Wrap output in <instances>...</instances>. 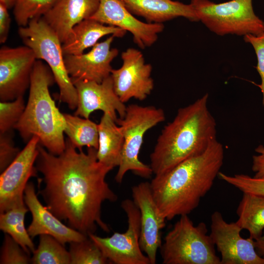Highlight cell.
Segmentation results:
<instances>
[{
	"instance_id": "1",
	"label": "cell",
	"mask_w": 264,
	"mask_h": 264,
	"mask_svg": "<svg viewBox=\"0 0 264 264\" xmlns=\"http://www.w3.org/2000/svg\"><path fill=\"white\" fill-rule=\"evenodd\" d=\"M35 162L40 178L44 184L39 191L47 209L68 225L88 236L98 226L110 232L103 220L101 208L105 201L115 202L116 194L106 181L112 169L98 161L97 150L88 148L87 152L76 148L68 138L63 153L54 155L39 144Z\"/></svg>"
},
{
	"instance_id": "2",
	"label": "cell",
	"mask_w": 264,
	"mask_h": 264,
	"mask_svg": "<svg viewBox=\"0 0 264 264\" xmlns=\"http://www.w3.org/2000/svg\"><path fill=\"white\" fill-rule=\"evenodd\" d=\"M224 157L223 145L216 139L202 153L155 175L150 182L151 189L166 220L188 215L198 207L218 176Z\"/></svg>"
},
{
	"instance_id": "3",
	"label": "cell",
	"mask_w": 264,
	"mask_h": 264,
	"mask_svg": "<svg viewBox=\"0 0 264 264\" xmlns=\"http://www.w3.org/2000/svg\"><path fill=\"white\" fill-rule=\"evenodd\" d=\"M208 98L205 93L179 108L164 126L150 155V165L155 175L202 153L217 139V123L208 108Z\"/></svg>"
},
{
	"instance_id": "4",
	"label": "cell",
	"mask_w": 264,
	"mask_h": 264,
	"mask_svg": "<svg viewBox=\"0 0 264 264\" xmlns=\"http://www.w3.org/2000/svg\"><path fill=\"white\" fill-rule=\"evenodd\" d=\"M55 82L48 65L36 60L31 76L27 103L14 129L25 141L33 136L51 154L59 155L66 148L64 113L56 106L49 87Z\"/></svg>"
},
{
	"instance_id": "5",
	"label": "cell",
	"mask_w": 264,
	"mask_h": 264,
	"mask_svg": "<svg viewBox=\"0 0 264 264\" xmlns=\"http://www.w3.org/2000/svg\"><path fill=\"white\" fill-rule=\"evenodd\" d=\"M204 222L194 225L180 216L166 235L160 248L163 264H221Z\"/></svg>"
},
{
	"instance_id": "6",
	"label": "cell",
	"mask_w": 264,
	"mask_h": 264,
	"mask_svg": "<svg viewBox=\"0 0 264 264\" xmlns=\"http://www.w3.org/2000/svg\"><path fill=\"white\" fill-rule=\"evenodd\" d=\"M18 33L36 59L44 60L49 67L59 88L60 101L70 109H76L77 90L66 70L62 43L56 32L41 17L31 20L26 26L19 27Z\"/></svg>"
},
{
	"instance_id": "7",
	"label": "cell",
	"mask_w": 264,
	"mask_h": 264,
	"mask_svg": "<svg viewBox=\"0 0 264 264\" xmlns=\"http://www.w3.org/2000/svg\"><path fill=\"white\" fill-rule=\"evenodd\" d=\"M165 119L164 111L160 108L133 104L126 107L123 118H117L116 122L124 137L121 161L115 176L117 183L122 182L129 171L143 178L151 177L153 172L150 165L141 161L138 155L145 133Z\"/></svg>"
},
{
	"instance_id": "8",
	"label": "cell",
	"mask_w": 264,
	"mask_h": 264,
	"mask_svg": "<svg viewBox=\"0 0 264 264\" xmlns=\"http://www.w3.org/2000/svg\"><path fill=\"white\" fill-rule=\"evenodd\" d=\"M198 22L218 35H258L264 30V21L257 16L252 0H231L215 3L191 0Z\"/></svg>"
},
{
	"instance_id": "9",
	"label": "cell",
	"mask_w": 264,
	"mask_h": 264,
	"mask_svg": "<svg viewBox=\"0 0 264 264\" xmlns=\"http://www.w3.org/2000/svg\"><path fill=\"white\" fill-rule=\"evenodd\" d=\"M128 220L124 233L114 232L108 237L94 233L88 237L99 248L109 262L115 264H151L139 244L140 213L133 200L126 199L121 204Z\"/></svg>"
},
{
	"instance_id": "10",
	"label": "cell",
	"mask_w": 264,
	"mask_h": 264,
	"mask_svg": "<svg viewBox=\"0 0 264 264\" xmlns=\"http://www.w3.org/2000/svg\"><path fill=\"white\" fill-rule=\"evenodd\" d=\"M121 58V66L110 74L116 94L124 103L131 98L144 100L154 87L152 65L145 63L140 51L132 47L123 51Z\"/></svg>"
},
{
	"instance_id": "11",
	"label": "cell",
	"mask_w": 264,
	"mask_h": 264,
	"mask_svg": "<svg viewBox=\"0 0 264 264\" xmlns=\"http://www.w3.org/2000/svg\"><path fill=\"white\" fill-rule=\"evenodd\" d=\"M210 236L220 254L221 264H264L256 251L254 240L241 235L242 229L237 222H227L215 211L211 217Z\"/></svg>"
},
{
	"instance_id": "12",
	"label": "cell",
	"mask_w": 264,
	"mask_h": 264,
	"mask_svg": "<svg viewBox=\"0 0 264 264\" xmlns=\"http://www.w3.org/2000/svg\"><path fill=\"white\" fill-rule=\"evenodd\" d=\"M39 138L33 136L0 176V213L24 202L28 179L37 176L34 163L39 154Z\"/></svg>"
},
{
	"instance_id": "13",
	"label": "cell",
	"mask_w": 264,
	"mask_h": 264,
	"mask_svg": "<svg viewBox=\"0 0 264 264\" xmlns=\"http://www.w3.org/2000/svg\"><path fill=\"white\" fill-rule=\"evenodd\" d=\"M36 60L33 50L26 45L0 48V101H12L23 95L30 87Z\"/></svg>"
},
{
	"instance_id": "14",
	"label": "cell",
	"mask_w": 264,
	"mask_h": 264,
	"mask_svg": "<svg viewBox=\"0 0 264 264\" xmlns=\"http://www.w3.org/2000/svg\"><path fill=\"white\" fill-rule=\"evenodd\" d=\"M132 193L140 213V246L151 264H155L157 250L162 244L161 231L165 226L166 220L159 212L150 182H142L134 186Z\"/></svg>"
},
{
	"instance_id": "15",
	"label": "cell",
	"mask_w": 264,
	"mask_h": 264,
	"mask_svg": "<svg viewBox=\"0 0 264 264\" xmlns=\"http://www.w3.org/2000/svg\"><path fill=\"white\" fill-rule=\"evenodd\" d=\"M90 19L130 32L134 42L141 49L154 44L164 28L163 23L139 21L120 0H100L97 10Z\"/></svg>"
},
{
	"instance_id": "16",
	"label": "cell",
	"mask_w": 264,
	"mask_h": 264,
	"mask_svg": "<svg viewBox=\"0 0 264 264\" xmlns=\"http://www.w3.org/2000/svg\"><path fill=\"white\" fill-rule=\"evenodd\" d=\"M77 92L78 104L75 115L89 118L95 110L110 114L116 121L126 114V106L116 94L110 75L101 83L71 79Z\"/></svg>"
},
{
	"instance_id": "17",
	"label": "cell",
	"mask_w": 264,
	"mask_h": 264,
	"mask_svg": "<svg viewBox=\"0 0 264 264\" xmlns=\"http://www.w3.org/2000/svg\"><path fill=\"white\" fill-rule=\"evenodd\" d=\"M115 37L111 35L97 43L88 53L64 55L65 66L72 79L102 82L110 75L111 63L118 54V50L111 48Z\"/></svg>"
},
{
	"instance_id": "18",
	"label": "cell",
	"mask_w": 264,
	"mask_h": 264,
	"mask_svg": "<svg viewBox=\"0 0 264 264\" xmlns=\"http://www.w3.org/2000/svg\"><path fill=\"white\" fill-rule=\"evenodd\" d=\"M34 184L28 182L24 191V201L32 220L27 230L31 238L46 234L51 236L64 245L82 241L88 236L63 223L61 220L40 202Z\"/></svg>"
},
{
	"instance_id": "19",
	"label": "cell",
	"mask_w": 264,
	"mask_h": 264,
	"mask_svg": "<svg viewBox=\"0 0 264 264\" xmlns=\"http://www.w3.org/2000/svg\"><path fill=\"white\" fill-rule=\"evenodd\" d=\"M100 0H58L43 19L54 30L63 44L73 27L90 19L97 10Z\"/></svg>"
},
{
	"instance_id": "20",
	"label": "cell",
	"mask_w": 264,
	"mask_h": 264,
	"mask_svg": "<svg viewBox=\"0 0 264 264\" xmlns=\"http://www.w3.org/2000/svg\"><path fill=\"white\" fill-rule=\"evenodd\" d=\"M132 14L143 17L149 23H163L178 17L198 22L189 4L173 0H120Z\"/></svg>"
},
{
	"instance_id": "21",
	"label": "cell",
	"mask_w": 264,
	"mask_h": 264,
	"mask_svg": "<svg viewBox=\"0 0 264 264\" xmlns=\"http://www.w3.org/2000/svg\"><path fill=\"white\" fill-rule=\"evenodd\" d=\"M126 32L118 27L105 25L91 19H86L73 27L69 36L62 44L63 52L64 55L81 54L105 36L111 35L120 38Z\"/></svg>"
},
{
	"instance_id": "22",
	"label": "cell",
	"mask_w": 264,
	"mask_h": 264,
	"mask_svg": "<svg viewBox=\"0 0 264 264\" xmlns=\"http://www.w3.org/2000/svg\"><path fill=\"white\" fill-rule=\"evenodd\" d=\"M98 161L112 169L119 166L124 145V137L116 121L104 113L98 124Z\"/></svg>"
},
{
	"instance_id": "23",
	"label": "cell",
	"mask_w": 264,
	"mask_h": 264,
	"mask_svg": "<svg viewBox=\"0 0 264 264\" xmlns=\"http://www.w3.org/2000/svg\"><path fill=\"white\" fill-rule=\"evenodd\" d=\"M237 223L255 240L264 230V196L243 193L237 209Z\"/></svg>"
},
{
	"instance_id": "24",
	"label": "cell",
	"mask_w": 264,
	"mask_h": 264,
	"mask_svg": "<svg viewBox=\"0 0 264 264\" xmlns=\"http://www.w3.org/2000/svg\"><path fill=\"white\" fill-rule=\"evenodd\" d=\"M24 202L16 204L0 214V229L10 235L29 255L35 250L34 243L24 226L28 211Z\"/></svg>"
},
{
	"instance_id": "25",
	"label": "cell",
	"mask_w": 264,
	"mask_h": 264,
	"mask_svg": "<svg viewBox=\"0 0 264 264\" xmlns=\"http://www.w3.org/2000/svg\"><path fill=\"white\" fill-rule=\"evenodd\" d=\"M66 126L64 133L75 147L81 150L83 146L98 149V124L89 118L64 113Z\"/></svg>"
},
{
	"instance_id": "26",
	"label": "cell",
	"mask_w": 264,
	"mask_h": 264,
	"mask_svg": "<svg viewBox=\"0 0 264 264\" xmlns=\"http://www.w3.org/2000/svg\"><path fill=\"white\" fill-rule=\"evenodd\" d=\"M39 243L31 258L33 264H70L69 251L51 236H39Z\"/></svg>"
},
{
	"instance_id": "27",
	"label": "cell",
	"mask_w": 264,
	"mask_h": 264,
	"mask_svg": "<svg viewBox=\"0 0 264 264\" xmlns=\"http://www.w3.org/2000/svg\"><path fill=\"white\" fill-rule=\"evenodd\" d=\"M58 0H16L13 14L19 27L26 26L30 21L47 13Z\"/></svg>"
},
{
	"instance_id": "28",
	"label": "cell",
	"mask_w": 264,
	"mask_h": 264,
	"mask_svg": "<svg viewBox=\"0 0 264 264\" xmlns=\"http://www.w3.org/2000/svg\"><path fill=\"white\" fill-rule=\"evenodd\" d=\"M69 244L71 264H106L109 262L88 237L83 241Z\"/></svg>"
},
{
	"instance_id": "29",
	"label": "cell",
	"mask_w": 264,
	"mask_h": 264,
	"mask_svg": "<svg viewBox=\"0 0 264 264\" xmlns=\"http://www.w3.org/2000/svg\"><path fill=\"white\" fill-rule=\"evenodd\" d=\"M25 105L23 96L10 101L0 102V133L11 131L20 119Z\"/></svg>"
},
{
	"instance_id": "30",
	"label": "cell",
	"mask_w": 264,
	"mask_h": 264,
	"mask_svg": "<svg viewBox=\"0 0 264 264\" xmlns=\"http://www.w3.org/2000/svg\"><path fill=\"white\" fill-rule=\"evenodd\" d=\"M218 176L243 193L264 196V176H251L244 174L228 175L220 172Z\"/></svg>"
},
{
	"instance_id": "31",
	"label": "cell",
	"mask_w": 264,
	"mask_h": 264,
	"mask_svg": "<svg viewBox=\"0 0 264 264\" xmlns=\"http://www.w3.org/2000/svg\"><path fill=\"white\" fill-rule=\"evenodd\" d=\"M31 263L28 254L10 235L5 234L0 250V264H27Z\"/></svg>"
},
{
	"instance_id": "32",
	"label": "cell",
	"mask_w": 264,
	"mask_h": 264,
	"mask_svg": "<svg viewBox=\"0 0 264 264\" xmlns=\"http://www.w3.org/2000/svg\"><path fill=\"white\" fill-rule=\"evenodd\" d=\"M245 42L251 44L255 52L257 64L255 67L261 82L258 85L263 95L262 103L264 108V30L258 35L247 34L243 36Z\"/></svg>"
},
{
	"instance_id": "33",
	"label": "cell",
	"mask_w": 264,
	"mask_h": 264,
	"mask_svg": "<svg viewBox=\"0 0 264 264\" xmlns=\"http://www.w3.org/2000/svg\"><path fill=\"white\" fill-rule=\"evenodd\" d=\"M11 131L0 133V171L3 172L20 152L15 147Z\"/></svg>"
},
{
	"instance_id": "34",
	"label": "cell",
	"mask_w": 264,
	"mask_h": 264,
	"mask_svg": "<svg viewBox=\"0 0 264 264\" xmlns=\"http://www.w3.org/2000/svg\"><path fill=\"white\" fill-rule=\"evenodd\" d=\"M8 8L0 2V43H4L7 39L10 26V18Z\"/></svg>"
},
{
	"instance_id": "35",
	"label": "cell",
	"mask_w": 264,
	"mask_h": 264,
	"mask_svg": "<svg viewBox=\"0 0 264 264\" xmlns=\"http://www.w3.org/2000/svg\"><path fill=\"white\" fill-rule=\"evenodd\" d=\"M255 151L258 154L252 156V170L254 176L261 177L264 176V146H258Z\"/></svg>"
},
{
	"instance_id": "36",
	"label": "cell",
	"mask_w": 264,
	"mask_h": 264,
	"mask_svg": "<svg viewBox=\"0 0 264 264\" xmlns=\"http://www.w3.org/2000/svg\"><path fill=\"white\" fill-rule=\"evenodd\" d=\"M254 244L257 254L264 258V230L260 238L254 240Z\"/></svg>"
},
{
	"instance_id": "37",
	"label": "cell",
	"mask_w": 264,
	"mask_h": 264,
	"mask_svg": "<svg viewBox=\"0 0 264 264\" xmlns=\"http://www.w3.org/2000/svg\"><path fill=\"white\" fill-rule=\"evenodd\" d=\"M16 0H0V2L4 4L9 9L14 6Z\"/></svg>"
}]
</instances>
